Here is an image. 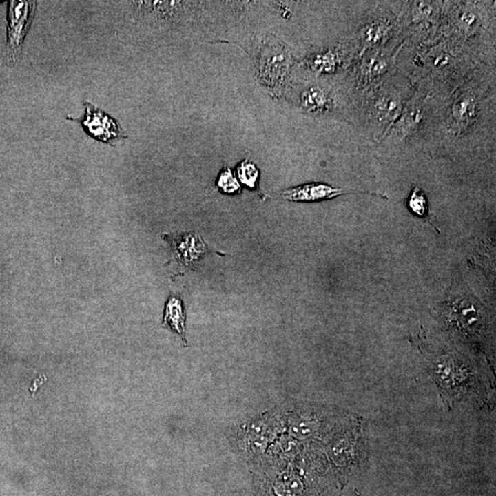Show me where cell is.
<instances>
[{"label":"cell","mask_w":496,"mask_h":496,"mask_svg":"<svg viewBox=\"0 0 496 496\" xmlns=\"http://www.w3.org/2000/svg\"><path fill=\"white\" fill-rule=\"evenodd\" d=\"M285 426L282 410L269 411L231 428L230 442L247 459H260L278 440Z\"/></svg>","instance_id":"obj_1"},{"label":"cell","mask_w":496,"mask_h":496,"mask_svg":"<svg viewBox=\"0 0 496 496\" xmlns=\"http://www.w3.org/2000/svg\"><path fill=\"white\" fill-rule=\"evenodd\" d=\"M387 30V27L384 24L376 22V23L371 25L366 30V41H369V43H376L383 39V36L386 34Z\"/></svg>","instance_id":"obj_15"},{"label":"cell","mask_w":496,"mask_h":496,"mask_svg":"<svg viewBox=\"0 0 496 496\" xmlns=\"http://www.w3.org/2000/svg\"><path fill=\"white\" fill-rule=\"evenodd\" d=\"M35 1H10L8 5L7 45L6 59L8 65H17L19 61L25 37L34 18Z\"/></svg>","instance_id":"obj_2"},{"label":"cell","mask_w":496,"mask_h":496,"mask_svg":"<svg viewBox=\"0 0 496 496\" xmlns=\"http://www.w3.org/2000/svg\"><path fill=\"white\" fill-rule=\"evenodd\" d=\"M217 186L223 192L227 194H234L241 189L238 180L229 167H225L220 171L217 179Z\"/></svg>","instance_id":"obj_12"},{"label":"cell","mask_w":496,"mask_h":496,"mask_svg":"<svg viewBox=\"0 0 496 496\" xmlns=\"http://www.w3.org/2000/svg\"><path fill=\"white\" fill-rule=\"evenodd\" d=\"M459 320L460 324L465 327H471L477 321V310L468 302H463L459 305Z\"/></svg>","instance_id":"obj_14"},{"label":"cell","mask_w":496,"mask_h":496,"mask_svg":"<svg viewBox=\"0 0 496 496\" xmlns=\"http://www.w3.org/2000/svg\"><path fill=\"white\" fill-rule=\"evenodd\" d=\"M408 206L413 214L419 217H426L428 212V204L426 195L422 192L421 189L416 187L411 193L409 200H408Z\"/></svg>","instance_id":"obj_13"},{"label":"cell","mask_w":496,"mask_h":496,"mask_svg":"<svg viewBox=\"0 0 496 496\" xmlns=\"http://www.w3.org/2000/svg\"><path fill=\"white\" fill-rule=\"evenodd\" d=\"M338 56L335 52L325 51L316 54L311 61V66L313 71L318 73H332L338 68Z\"/></svg>","instance_id":"obj_10"},{"label":"cell","mask_w":496,"mask_h":496,"mask_svg":"<svg viewBox=\"0 0 496 496\" xmlns=\"http://www.w3.org/2000/svg\"><path fill=\"white\" fill-rule=\"evenodd\" d=\"M476 112V104L471 96H464L454 104L452 113L455 121L460 125H466L470 123Z\"/></svg>","instance_id":"obj_9"},{"label":"cell","mask_w":496,"mask_h":496,"mask_svg":"<svg viewBox=\"0 0 496 496\" xmlns=\"http://www.w3.org/2000/svg\"><path fill=\"white\" fill-rule=\"evenodd\" d=\"M355 192L369 193V194L373 196H380V197L387 198L385 196L376 194V193L340 189V187H335L324 183H309L291 187V189L284 190L281 193V196H282L284 200H287L308 201V203H311V201L330 200V198L338 197V196Z\"/></svg>","instance_id":"obj_5"},{"label":"cell","mask_w":496,"mask_h":496,"mask_svg":"<svg viewBox=\"0 0 496 496\" xmlns=\"http://www.w3.org/2000/svg\"><path fill=\"white\" fill-rule=\"evenodd\" d=\"M170 242L174 253L186 266L195 263L205 253V244L193 234H183L178 237L165 236Z\"/></svg>","instance_id":"obj_6"},{"label":"cell","mask_w":496,"mask_h":496,"mask_svg":"<svg viewBox=\"0 0 496 496\" xmlns=\"http://www.w3.org/2000/svg\"><path fill=\"white\" fill-rule=\"evenodd\" d=\"M185 322H186V313H185L183 302L178 296H171L165 304L163 324L167 325L174 332L178 333L183 339L184 344H187Z\"/></svg>","instance_id":"obj_7"},{"label":"cell","mask_w":496,"mask_h":496,"mask_svg":"<svg viewBox=\"0 0 496 496\" xmlns=\"http://www.w3.org/2000/svg\"><path fill=\"white\" fill-rule=\"evenodd\" d=\"M289 59L286 52L278 47L267 45L262 50L258 60L259 76L265 84L274 87L282 79L288 69Z\"/></svg>","instance_id":"obj_4"},{"label":"cell","mask_w":496,"mask_h":496,"mask_svg":"<svg viewBox=\"0 0 496 496\" xmlns=\"http://www.w3.org/2000/svg\"><path fill=\"white\" fill-rule=\"evenodd\" d=\"M302 107L310 112H324L330 105L329 96L322 88H308L300 98Z\"/></svg>","instance_id":"obj_8"},{"label":"cell","mask_w":496,"mask_h":496,"mask_svg":"<svg viewBox=\"0 0 496 496\" xmlns=\"http://www.w3.org/2000/svg\"><path fill=\"white\" fill-rule=\"evenodd\" d=\"M84 107L85 113L82 118L66 117V120L76 121L81 124L85 134L99 142L107 145H113L118 141L128 137L120 123L110 117L107 113L90 102H85Z\"/></svg>","instance_id":"obj_3"},{"label":"cell","mask_w":496,"mask_h":496,"mask_svg":"<svg viewBox=\"0 0 496 496\" xmlns=\"http://www.w3.org/2000/svg\"><path fill=\"white\" fill-rule=\"evenodd\" d=\"M398 102L395 101V99L391 98H383L382 101H380L377 105L378 112L385 118L393 115L398 110Z\"/></svg>","instance_id":"obj_16"},{"label":"cell","mask_w":496,"mask_h":496,"mask_svg":"<svg viewBox=\"0 0 496 496\" xmlns=\"http://www.w3.org/2000/svg\"><path fill=\"white\" fill-rule=\"evenodd\" d=\"M236 175L242 184L247 185L251 189H255L258 180L259 171L252 162L245 159L240 163L236 168Z\"/></svg>","instance_id":"obj_11"}]
</instances>
